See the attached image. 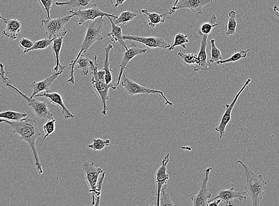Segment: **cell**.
Returning a JSON list of instances; mask_svg holds the SVG:
<instances>
[{"label":"cell","instance_id":"obj_1","mask_svg":"<svg viewBox=\"0 0 279 206\" xmlns=\"http://www.w3.org/2000/svg\"><path fill=\"white\" fill-rule=\"evenodd\" d=\"M3 122L8 123L13 129V132L17 134L22 140L29 145L32 149L37 173L43 175L44 170L36 147V140L37 138L42 136V132H41L36 119L28 117L19 121L0 119V123Z\"/></svg>","mask_w":279,"mask_h":206},{"label":"cell","instance_id":"obj_2","mask_svg":"<svg viewBox=\"0 0 279 206\" xmlns=\"http://www.w3.org/2000/svg\"><path fill=\"white\" fill-rule=\"evenodd\" d=\"M104 28L103 17H99L94 20L88 21L86 25V32L83 42L81 50L79 51L76 57L70 64L71 70L70 76L67 81L71 85L75 84L74 67L76 65V61L81 55L85 53L97 41L103 40V32Z\"/></svg>","mask_w":279,"mask_h":206},{"label":"cell","instance_id":"obj_3","mask_svg":"<svg viewBox=\"0 0 279 206\" xmlns=\"http://www.w3.org/2000/svg\"><path fill=\"white\" fill-rule=\"evenodd\" d=\"M237 162L243 167L246 174L247 182L245 190L251 197L252 205H260L265 195L267 182L262 174L254 173L242 161L237 160Z\"/></svg>","mask_w":279,"mask_h":206},{"label":"cell","instance_id":"obj_4","mask_svg":"<svg viewBox=\"0 0 279 206\" xmlns=\"http://www.w3.org/2000/svg\"><path fill=\"white\" fill-rule=\"evenodd\" d=\"M0 76L2 77L4 84L7 87L16 92L18 94H19L23 98L26 100V102H27L29 107L32 108L33 112H35L37 117L48 119L53 118V114L51 113L50 109H49L48 103L47 100L39 101L33 99V97L32 98L31 97H29L13 85V81L10 80L9 78L6 75L5 66L3 63H0Z\"/></svg>","mask_w":279,"mask_h":206},{"label":"cell","instance_id":"obj_5","mask_svg":"<svg viewBox=\"0 0 279 206\" xmlns=\"http://www.w3.org/2000/svg\"><path fill=\"white\" fill-rule=\"evenodd\" d=\"M97 55H95L94 57V62L90 59V69L92 70L91 82L93 88H95L97 95L99 96L101 100L102 114L104 115H107L108 108L107 106V100L109 99V89L115 90L116 89V81L111 82V84H107L105 81H102L97 76Z\"/></svg>","mask_w":279,"mask_h":206},{"label":"cell","instance_id":"obj_6","mask_svg":"<svg viewBox=\"0 0 279 206\" xmlns=\"http://www.w3.org/2000/svg\"><path fill=\"white\" fill-rule=\"evenodd\" d=\"M74 16V15L71 14L64 17L42 20L41 23L48 38L55 39L65 37L67 33L65 26Z\"/></svg>","mask_w":279,"mask_h":206},{"label":"cell","instance_id":"obj_7","mask_svg":"<svg viewBox=\"0 0 279 206\" xmlns=\"http://www.w3.org/2000/svg\"><path fill=\"white\" fill-rule=\"evenodd\" d=\"M120 84L130 96L146 94V93H148V94H152V93L155 94V93H157V94H160L163 97L165 101L166 106H169L171 107L173 106V103L166 97L163 91H160V90L147 88L146 86L140 85L137 82L130 79L126 74H123Z\"/></svg>","mask_w":279,"mask_h":206},{"label":"cell","instance_id":"obj_8","mask_svg":"<svg viewBox=\"0 0 279 206\" xmlns=\"http://www.w3.org/2000/svg\"><path fill=\"white\" fill-rule=\"evenodd\" d=\"M83 171L86 175L87 181L90 187L89 192L92 194L91 205H95V192L99 179L102 174L104 172L101 168L95 166L94 162H85L82 167Z\"/></svg>","mask_w":279,"mask_h":206},{"label":"cell","instance_id":"obj_9","mask_svg":"<svg viewBox=\"0 0 279 206\" xmlns=\"http://www.w3.org/2000/svg\"><path fill=\"white\" fill-rule=\"evenodd\" d=\"M69 13L79 17L78 25L80 26L86 22L94 20L99 17L116 18L118 17L114 14H109L102 11L96 5L84 10H70Z\"/></svg>","mask_w":279,"mask_h":206},{"label":"cell","instance_id":"obj_10","mask_svg":"<svg viewBox=\"0 0 279 206\" xmlns=\"http://www.w3.org/2000/svg\"><path fill=\"white\" fill-rule=\"evenodd\" d=\"M251 82V78H248L247 80L246 81V83H245L243 87L241 88L240 91L237 92L231 104H226V110L224 114L223 115H222L220 125H218V126L214 130L216 132L220 133V137L221 139H222V137H224L226 132V127H227L228 123H229L230 121H231L232 112L237 99H239L241 95L242 94L244 90L246 89L249 84H250Z\"/></svg>","mask_w":279,"mask_h":206},{"label":"cell","instance_id":"obj_11","mask_svg":"<svg viewBox=\"0 0 279 206\" xmlns=\"http://www.w3.org/2000/svg\"><path fill=\"white\" fill-rule=\"evenodd\" d=\"M212 170L213 168L211 167L206 168L205 170V176L203 179L201 190L197 195L191 196V200L194 206L208 205L209 200L212 197V194L210 193L207 184H208L210 172Z\"/></svg>","mask_w":279,"mask_h":206},{"label":"cell","instance_id":"obj_12","mask_svg":"<svg viewBox=\"0 0 279 206\" xmlns=\"http://www.w3.org/2000/svg\"><path fill=\"white\" fill-rule=\"evenodd\" d=\"M123 38L124 40H133L144 44L152 49L158 48L167 50L171 47V45L161 37L123 35Z\"/></svg>","mask_w":279,"mask_h":206},{"label":"cell","instance_id":"obj_13","mask_svg":"<svg viewBox=\"0 0 279 206\" xmlns=\"http://www.w3.org/2000/svg\"><path fill=\"white\" fill-rule=\"evenodd\" d=\"M147 51L148 50L146 48H139L136 43H131L130 48H128L127 50L124 52L122 63L120 64L119 73L117 80H116L117 86L120 85L124 71L127 69V65L132 59L138 55L146 53Z\"/></svg>","mask_w":279,"mask_h":206},{"label":"cell","instance_id":"obj_14","mask_svg":"<svg viewBox=\"0 0 279 206\" xmlns=\"http://www.w3.org/2000/svg\"><path fill=\"white\" fill-rule=\"evenodd\" d=\"M214 0H180L174 7H171L167 14L171 15L174 13L176 10L188 9L195 13L202 14V9L206 5L213 2Z\"/></svg>","mask_w":279,"mask_h":206},{"label":"cell","instance_id":"obj_15","mask_svg":"<svg viewBox=\"0 0 279 206\" xmlns=\"http://www.w3.org/2000/svg\"><path fill=\"white\" fill-rule=\"evenodd\" d=\"M169 154L165 157L162 161L161 167L158 168L156 173V180L157 184L156 203L160 206V196L162 187L167 184L169 179V175L167 173V166L169 162Z\"/></svg>","mask_w":279,"mask_h":206},{"label":"cell","instance_id":"obj_16","mask_svg":"<svg viewBox=\"0 0 279 206\" xmlns=\"http://www.w3.org/2000/svg\"><path fill=\"white\" fill-rule=\"evenodd\" d=\"M35 97H45L50 101V103L61 108L64 117L65 119H72L74 115L71 113L66 106L63 96L57 92H51L50 91H45L39 93Z\"/></svg>","mask_w":279,"mask_h":206},{"label":"cell","instance_id":"obj_17","mask_svg":"<svg viewBox=\"0 0 279 206\" xmlns=\"http://www.w3.org/2000/svg\"><path fill=\"white\" fill-rule=\"evenodd\" d=\"M246 192H241L240 191H235V189L233 188V187H232V188L230 189L221 190L217 196L215 197L213 199L211 200L220 198V199L222 200V201H223L226 205L232 206L235 205L234 201H233L235 198H237V199L241 201L246 200Z\"/></svg>","mask_w":279,"mask_h":206},{"label":"cell","instance_id":"obj_18","mask_svg":"<svg viewBox=\"0 0 279 206\" xmlns=\"http://www.w3.org/2000/svg\"><path fill=\"white\" fill-rule=\"evenodd\" d=\"M64 72H65V70H59L58 72H54L51 76L45 78V79L43 80L32 82L28 87L32 88L33 89L32 94L31 97L33 98V97L39 94V93L45 91H50V89L51 87L52 84H53V82L60 76V75L62 74Z\"/></svg>","mask_w":279,"mask_h":206},{"label":"cell","instance_id":"obj_19","mask_svg":"<svg viewBox=\"0 0 279 206\" xmlns=\"http://www.w3.org/2000/svg\"><path fill=\"white\" fill-rule=\"evenodd\" d=\"M0 19L6 25V28L3 31V34L13 40L17 39L23 29L22 22L17 18H7L2 16H0Z\"/></svg>","mask_w":279,"mask_h":206},{"label":"cell","instance_id":"obj_20","mask_svg":"<svg viewBox=\"0 0 279 206\" xmlns=\"http://www.w3.org/2000/svg\"><path fill=\"white\" fill-rule=\"evenodd\" d=\"M209 35H203L201 43V47L197 54L198 63L194 67V72L199 71H207L210 69L209 64L207 63V55L206 48L207 46V39Z\"/></svg>","mask_w":279,"mask_h":206},{"label":"cell","instance_id":"obj_21","mask_svg":"<svg viewBox=\"0 0 279 206\" xmlns=\"http://www.w3.org/2000/svg\"><path fill=\"white\" fill-rule=\"evenodd\" d=\"M109 20L110 21L111 24V31L108 33V36L112 42H118L121 46L123 47L127 50L128 47L124 41L123 35V26H119L117 25H115L114 20L112 19V17H107Z\"/></svg>","mask_w":279,"mask_h":206},{"label":"cell","instance_id":"obj_22","mask_svg":"<svg viewBox=\"0 0 279 206\" xmlns=\"http://www.w3.org/2000/svg\"><path fill=\"white\" fill-rule=\"evenodd\" d=\"M95 0H69L65 2H56L55 5L58 6H69L76 10H84L90 8L95 3Z\"/></svg>","mask_w":279,"mask_h":206},{"label":"cell","instance_id":"obj_23","mask_svg":"<svg viewBox=\"0 0 279 206\" xmlns=\"http://www.w3.org/2000/svg\"><path fill=\"white\" fill-rule=\"evenodd\" d=\"M63 39L64 37H58V38L54 39L53 43H52V50L54 52L55 57V66L53 70L54 72L66 69V66L62 65L59 61L60 52L62 50Z\"/></svg>","mask_w":279,"mask_h":206},{"label":"cell","instance_id":"obj_24","mask_svg":"<svg viewBox=\"0 0 279 206\" xmlns=\"http://www.w3.org/2000/svg\"><path fill=\"white\" fill-rule=\"evenodd\" d=\"M114 49L112 44H109L108 46L105 48V57L104 65V69L105 72V83L111 84L113 80L112 70L111 68L110 61H109V55L111 51Z\"/></svg>","mask_w":279,"mask_h":206},{"label":"cell","instance_id":"obj_25","mask_svg":"<svg viewBox=\"0 0 279 206\" xmlns=\"http://www.w3.org/2000/svg\"><path fill=\"white\" fill-rule=\"evenodd\" d=\"M141 12L148 17V24L151 28H154L157 25L165 23L166 16L167 15L166 13L162 14L157 13H151L147 9H142Z\"/></svg>","mask_w":279,"mask_h":206},{"label":"cell","instance_id":"obj_26","mask_svg":"<svg viewBox=\"0 0 279 206\" xmlns=\"http://www.w3.org/2000/svg\"><path fill=\"white\" fill-rule=\"evenodd\" d=\"M137 16V14L131 12L130 10L123 12L116 18H112L115 25L122 24L123 27L126 25L129 22L133 20L135 17Z\"/></svg>","mask_w":279,"mask_h":206},{"label":"cell","instance_id":"obj_27","mask_svg":"<svg viewBox=\"0 0 279 206\" xmlns=\"http://www.w3.org/2000/svg\"><path fill=\"white\" fill-rule=\"evenodd\" d=\"M27 117V114L15 111H5L0 112V119H6L8 120L19 121Z\"/></svg>","mask_w":279,"mask_h":206},{"label":"cell","instance_id":"obj_28","mask_svg":"<svg viewBox=\"0 0 279 206\" xmlns=\"http://www.w3.org/2000/svg\"><path fill=\"white\" fill-rule=\"evenodd\" d=\"M228 22L227 29H226V36L235 35L236 32L237 21H236V13L234 10H231L229 13Z\"/></svg>","mask_w":279,"mask_h":206},{"label":"cell","instance_id":"obj_29","mask_svg":"<svg viewBox=\"0 0 279 206\" xmlns=\"http://www.w3.org/2000/svg\"><path fill=\"white\" fill-rule=\"evenodd\" d=\"M217 18L216 15L213 14L212 17L209 18L208 22L203 23L201 26V32L203 35H209L212 32L213 29L216 26L220 25V24H217Z\"/></svg>","mask_w":279,"mask_h":206},{"label":"cell","instance_id":"obj_30","mask_svg":"<svg viewBox=\"0 0 279 206\" xmlns=\"http://www.w3.org/2000/svg\"><path fill=\"white\" fill-rule=\"evenodd\" d=\"M211 44V55L209 62L210 63H217L218 61L223 60L222 52L216 46V40L212 39L210 40Z\"/></svg>","mask_w":279,"mask_h":206},{"label":"cell","instance_id":"obj_31","mask_svg":"<svg viewBox=\"0 0 279 206\" xmlns=\"http://www.w3.org/2000/svg\"><path fill=\"white\" fill-rule=\"evenodd\" d=\"M54 39L44 38L36 41L34 43L33 46L31 48L27 50H24V53H28L31 51L45 50L50 47L51 45L53 43Z\"/></svg>","mask_w":279,"mask_h":206},{"label":"cell","instance_id":"obj_32","mask_svg":"<svg viewBox=\"0 0 279 206\" xmlns=\"http://www.w3.org/2000/svg\"><path fill=\"white\" fill-rule=\"evenodd\" d=\"M250 49H247V50H241L239 52H236L233 54L231 57L228 59H223L216 63V65H224V64L228 63H235L241 59L246 58L247 57L248 52H250Z\"/></svg>","mask_w":279,"mask_h":206},{"label":"cell","instance_id":"obj_33","mask_svg":"<svg viewBox=\"0 0 279 206\" xmlns=\"http://www.w3.org/2000/svg\"><path fill=\"white\" fill-rule=\"evenodd\" d=\"M189 43V40L188 39V35L183 34V33H178L174 37L173 43L171 47L168 49L169 51L173 50L176 47H182L184 49H187L186 44Z\"/></svg>","mask_w":279,"mask_h":206},{"label":"cell","instance_id":"obj_34","mask_svg":"<svg viewBox=\"0 0 279 206\" xmlns=\"http://www.w3.org/2000/svg\"><path fill=\"white\" fill-rule=\"evenodd\" d=\"M77 69H81L82 73L85 76H88L89 69H90V59L85 57L83 54L81 55V57L77 59L76 61Z\"/></svg>","mask_w":279,"mask_h":206},{"label":"cell","instance_id":"obj_35","mask_svg":"<svg viewBox=\"0 0 279 206\" xmlns=\"http://www.w3.org/2000/svg\"><path fill=\"white\" fill-rule=\"evenodd\" d=\"M111 140L109 139L104 140L102 138H95L93 140L92 143L90 144L88 147L95 151H103L105 148L110 145Z\"/></svg>","mask_w":279,"mask_h":206},{"label":"cell","instance_id":"obj_36","mask_svg":"<svg viewBox=\"0 0 279 206\" xmlns=\"http://www.w3.org/2000/svg\"><path fill=\"white\" fill-rule=\"evenodd\" d=\"M178 55L180 58L183 59V60L188 65H197L198 63L197 54L193 53H184L182 51H180Z\"/></svg>","mask_w":279,"mask_h":206},{"label":"cell","instance_id":"obj_37","mask_svg":"<svg viewBox=\"0 0 279 206\" xmlns=\"http://www.w3.org/2000/svg\"><path fill=\"white\" fill-rule=\"evenodd\" d=\"M167 189V184H166L162 187L160 196V206L175 205L171 199L169 194L166 192V189Z\"/></svg>","mask_w":279,"mask_h":206},{"label":"cell","instance_id":"obj_38","mask_svg":"<svg viewBox=\"0 0 279 206\" xmlns=\"http://www.w3.org/2000/svg\"><path fill=\"white\" fill-rule=\"evenodd\" d=\"M55 119L52 118L49 119V120L45 123L44 126V132L45 134L43 138V141L45 140V138L54 132L55 130Z\"/></svg>","mask_w":279,"mask_h":206},{"label":"cell","instance_id":"obj_39","mask_svg":"<svg viewBox=\"0 0 279 206\" xmlns=\"http://www.w3.org/2000/svg\"><path fill=\"white\" fill-rule=\"evenodd\" d=\"M105 177V172H103L101 174V177L99 179V181L97 182L96 186V188L95 192V205H100V198L101 196V190L103 188V182Z\"/></svg>","mask_w":279,"mask_h":206},{"label":"cell","instance_id":"obj_40","mask_svg":"<svg viewBox=\"0 0 279 206\" xmlns=\"http://www.w3.org/2000/svg\"><path fill=\"white\" fill-rule=\"evenodd\" d=\"M39 1L47 13V19H51L50 12L54 0H39Z\"/></svg>","mask_w":279,"mask_h":206},{"label":"cell","instance_id":"obj_41","mask_svg":"<svg viewBox=\"0 0 279 206\" xmlns=\"http://www.w3.org/2000/svg\"><path fill=\"white\" fill-rule=\"evenodd\" d=\"M34 43L31 39L26 38V37H23L20 40L19 45L20 46L24 49V50H29L33 46Z\"/></svg>","mask_w":279,"mask_h":206},{"label":"cell","instance_id":"obj_42","mask_svg":"<svg viewBox=\"0 0 279 206\" xmlns=\"http://www.w3.org/2000/svg\"><path fill=\"white\" fill-rule=\"evenodd\" d=\"M97 76L102 81L105 82V72L104 70L97 71Z\"/></svg>","mask_w":279,"mask_h":206},{"label":"cell","instance_id":"obj_43","mask_svg":"<svg viewBox=\"0 0 279 206\" xmlns=\"http://www.w3.org/2000/svg\"><path fill=\"white\" fill-rule=\"evenodd\" d=\"M222 201V200L220 199V198H218V199L213 200H210L209 201V206H218L220 205L221 202Z\"/></svg>","mask_w":279,"mask_h":206},{"label":"cell","instance_id":"obj_44","mask_svg":"<svg viewBox=\"0 0 279 206\" xmlns=\"http://www.w3.org/2000/svg\"><path fill=\"white\" fill-rule=\"evenodd\" d=\"M127 0H115V3L114 5L115 7H118L119 6H123V3L126 2Z\"/></svg>","mask_w":279,"mask_h":206},{"label":"cell","instance_id":"obj_45","mask_svg":"<svg viewBox=\"0 0 279 206\" xmlns=\"http://www.w3.org/2000/svg\"><path fill=\"white\" fill-rule=\"evenodd\" d=\"M273 11L274 12H277L279 14V7L277 5H274L273 7Z\"/></svg>","mask_w":279,"mask_h":206},{"label":"cell","instance_id":"obj_46","mask_svg":"<svg viewBox=\"0 0 279 206\" xmlns=\"http://www.w3.org/2000/svg\"><path fill=\"white\" fill-rule=\"evenodd\" d=\"M146 2H148V1H149V0H146Z\"/></svg>","mask_w":279,"mask_h":206}]
</instances>
